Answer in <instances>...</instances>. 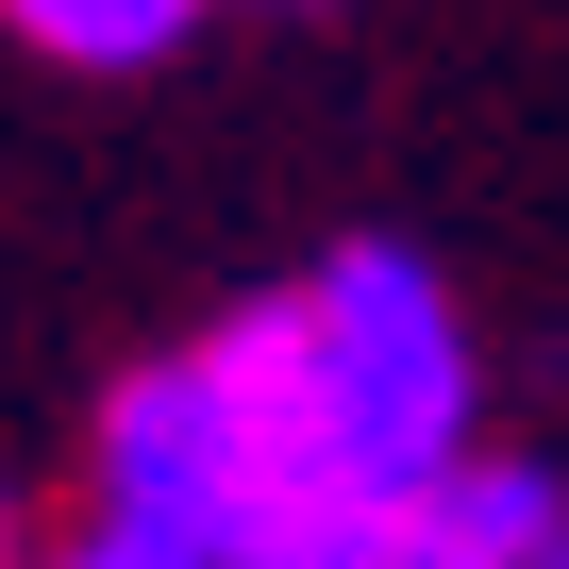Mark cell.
<instances>
[{"label": "cell", "mask_w": 569, "mask_h": 569, "mask_svg": "<svg viewBox=\"0 0 569 569\" xmlns=\"http://www.w3.org/2000/svg\"><path fill=\"white\" fill-rule=\"evenodd\" d=\"M302 302H251L201 352H168L151 386H118L101 419V519H151L218 569H251V536L302 502Z\"/></svg>", "instance_id": "cell-1"}, {"label": "cell", "mask_w": 569, "mask_h": 569, "mask_svg": "<svg viewBox=\"0 0 569 569\" xmlns=\"http://www.w3.org/2000/svg\"><path fill=\"white\" fill-rule=\"evenodd\" d=\"M469 452V336L436 268L336 251L302 284V469L319 486H436Z\"/></svg>", "instance_id": "cell-2"}, {"label": "cell", "mask_w": 569, "mask_h": 569, "mask_svg": "<svg viewBox=\"0 0 569 569\" xmlns=\"http://www.w3.org/2000/svg\"><path fill=\"white\" fill-rule=\"evenodd\" d=\"M552 536H569V486L552 469H469L452 452L436 486H402V552L419 569H536Z\"/></svg>", "instance_id": "cell-3"}, {"label": "cell", "mask_w": 569, "mask_h": 569, "mask_svg": "<svg viewBox=\"0 0 569 569\" xmlns=\"http://www.w3.org/2000/svg\"><path fill=\"white\" fill-rule=\"evenodd\" d=\"M184 18H201V0H18V34L68 51V68H134V51H168Z\"/></svg>", "instance_id": "cell-4"}, {"label": "cell", "mask_w": 569, "mask_h": 569, "mask_svg": "<svg viewBox=\"0 0 569 569\" xmlns=\"http://www.w3.org/2000/svg\"><path fill=\"white\" fill-rule=\"evenodd\" d=\"M68 569H218V552H184V536H151V519H101Z\"/></svg>", "instance_id": "cell-5"}, {"label": "cell", "mask_w": 569, "mask_h": 569, "mask_svg": "<svg viewBox=\"0 0 569 569\" xmlns=\"http://www.w3.org/2000/svg\"><path fill=\"white\" fill-rule=\"evenodd\" d=\"M536 569H569V536H552V552H536Z\"/></svg>", "instance_id": "cell-6"}, {"label": "cell", "mask_w": 569, "mask_h": 569, "mask_svg": "<svg viewBox=\"0 0 569 569\" xmlns=\"http://www.w3.org/2000/svg\"><path fill=\"white\" fill-rule=\"evenodd\" d=\"M0 569H18V536H0Z\"/></svg>", "instance_id": "cell-7"}]
</instances>
